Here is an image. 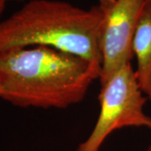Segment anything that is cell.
I'll return each instance as SVG.
<instances>
[{
	"label": "cell",
	"mask_w": 151,
	"mask_h": 151,
	"mask_svg": "<svg viewBox=\"0 0 151 151\" xmlns=\"http://www.w3.org/2000/svg\"><path fill=\"white\" fill-rule=\"evenodd\" d=\"M135 76L141 91L151 102V4L146 1L133 40Z\"/></svg>",
	"instance_id": "obj_5"
},
{
	"label": "cell",
	"mask_w": 151,
	"mask_h": 151,
	"mask_svg": "<svg viewBox=\"0 0 151 151\" xmlns=\"http://www.w3.org/2000/svg\"><path fill=\"white\" fill-rule=\"evenodd\" d=\"M99 6L81 9L60 0H31L0 23V53L47 46L75 55L101 68Z\"/></svg>",
	"instance_id": "obj_2"
},
{
	"label": "cell",
	"mask_w": 151,
	"mask_h": 151,
	"mask_svg": "<svg viewBox=\"0 0 151 151\" xmlns=\"http://www.w3.org/2000/svg\"><path fill=\"white\" fill-rule=\"evenodd\" d=\"M0 94H1V90H0Z\"/></svg>",
	"instance_id": "obj_9"
},
{
	"label": "cell",
	"mask_w": 151,
	"mask_h": 151,
	"mask_svg": "<svg viewBox=\"0 0 151 151\" xmlns=\"http://www.w3.org/2000/svg\"><path fill=\"white\" fill-rule=\"evenodd\" d=\"M146 0H98L102 20L97 42L101 55L102 85L134 58L133 40Z\"/></svg>",
	"instance_id": "obj_4"
},
{
	"label": "cell",
	"mask_w": 151,
	"mask_h": 151,
	"mask_svg": "<svg viewBox=\"0 0 151 151\" xmlns=\"http://www.w3.org/2000/svg\"><path fill=\"white\" fill-rule=\"evenodd\" d=\"M9 0H0V23H1V16L3 14V12L4 10V8H5L6 3L8 2Z\"/></svg>",
	"instance_id": "obj_6"
},
{
	"label": "cell",
	"mask_w": 151,
	"mask_h": 151,
	"mask_svg": "<svg viewBox=\"0 0 151 151\" xmlns=\"http://www.w3.org/2000/svg\"><path fill=\"white\" fill-rule=\"evenodd\" d=\"M100 66L47 46L0 53V97L20 108L65 109L81 103Z\"/></svg>",
	"instance_id": "obj_1"
},
{
	"label": "cell",
	"mask_w": 151,
	"mask_h": 151,
	"mask_svg": "<svg viewBox=\"0 0 151 151\" xmlns=\"http://www.w3.org/2000/svg\"><path fill=\"white\" fill-rule=\"evenodd\" d=\"M148 129L151 131V118H150V125H149ZM148 151H151V145L149 146V148H148Z\"/></svg>",
	"instance_id": "obj_7"
},
{
	"label": "cell",
	"mask_w": 151,
	"mask_h": 151,
	"mask_svg": "<svg viewBox=\"0 0 151 151\" xmlns=\"http://www.w3.org/2000/svg\"><path fill=\"white\" fill-rule=\"evenodd\" d=\"M146 1H148V2H150V4H151V0H146Z\"/></svg>",
	"instance_id": "obj_8"
},
{
	"label": "cell",
	"mask_w": 151,
	"mask_h": 151,
	"mask_svg": "<svg viewBox=\"0 0 151 151\" xmlns=\"http://www.w3.org/2000/svg\"><path fill=\"white\" fill-rule=\"evenodd\" d=\"M98 100L97 122L76 151H100L104 141L116 130L149 127L151 117L145 112L148 99L141 91L131 63L122 66L101 85Z\"/></svg>",
	"instance_id": "obj_3"
},
{
	"label": "cell",
	"mask_w": 151,
	"mask_h": 151,
	"mask_svg": "<svg viewBox=\"0 0 151 151\" xmlns=\"http://www.w3.org/2000/svg\"><path fill=\"white\" fill-rule=\"evenodd\" d=\"M17 1H18V0H17Z\"/></svg>",
	"instance_id": "obj_10"
}]
</instances>
